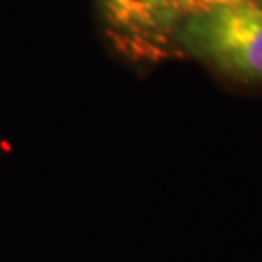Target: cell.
Wrapping results in <instances>:
<instances>
[{
    "mask_svg": "<svg viewBox=\"0 0 262 262\" xmlns=\"http://www.w3.org/2000/svg\"><path fill=\"white\" fill-rule=\"evenodd\" d=\"M241 0H181V12H183V19L190 18V16H198L210 10L224 8V6H231Z\"/></svg>",
    "mask_w": 262,
    "mask_h": 262,
    "instance_id": "obj_3",
    "label": "cell"
},
{
    "mask_svg": "<svg viewBox=\"0 0 262 262\" xmlns=\"http://www.w3.org/2000/svg\"><path fill=\"white\" fill-rule=\"evenodd\" d=\"M95 8L109 45L124 60L154 66L181 58V0H95Z\"/></svg>",
    "mask_w": 262,
    "mask_h": 262,
    "instance_id": "obj_2",
    "label": "cell"
},
{
    "mask_svg": "<svg viewBox=\"0 0 262 262\" xmlns=\"http://www.w3.org/2000/svg\"><path fill=\"white\" fill-rule=\"evenodd\" d=\"M177 49L181 58H194L229 82L262 85V0L185 18Z\"/></svg>",
    "mask_w": 262,
    "mask_h": 262,
    "instance_id": "obj_1",
    "label": "cell"
}]
</instances>
